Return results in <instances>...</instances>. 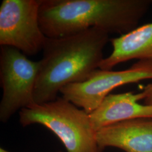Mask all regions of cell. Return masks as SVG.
Listing matches in <instances>:
<instances>
[{
    "label": "cell",
    "instance_id": "cell-11",
    "mask_svg": "<svg viewBox=\"0 0 152 152\" xmlns=\"http://www.w3.org/2000/svg\"><path fill=\"white\" fill-rule=\"evenodd\" d=\"M0 152H9V151H6L5 149H3V148H0Z\"/></svg>",
    "mask_w": 152,
    "mask_h": 152
},
{
    "label": "cell",
    "instance_id": "cell-8",
    "mask_svg": "<svg viewBox=\"0 0 152 152\" xmlns=\"http://www.w3.org/2000/svg\"><path fill=\"white\" fill-rule=\"evenodd\" d=\"M144 98L143 91L109 94L89 114L94 129L97 132L105 127L128 120L152 119V106L139 103Z\"/></svg>",
    "mask_w": 152,
    "mask_h": 152
},
{
    "label": "cell",
    "instance_id": "cell-3",
    "mask_svg": "<svg viewBox=\"0 0 152 152\" xmlns=\"http://www.w3.org/2000/svg\"><path fill=\"white\" fill-rule=\"evenodd\" d=\"M19 121L24 127L45 126L60 139L68 152L100 151L89 114L63 98L22 109Z\"/></svg>",
    "mask_w": 152,
    "mask_h": 152
},
{
    "label": "cell",
    "instance_id": "cell-4",
    "mask_svg": "<svg viewBox=\"0 0 152 152\" xmlns=\"http://www.w3.org/2000/svg\"><path fill=\"white\" fill-rule=\"evenodd\" d=\"M39 67V61L29 59L26 55L14 48L1 46V122H7L18 110L31 107L35 104L33 93Z\"/></svg>",
    "mask_w": 152,
    "mask_h": 152
},
{
    "label": "cell",
    "instance_id": "cell-12",
    "mask_svg": "<svg viewBox=\"0 0 152 152\" xmlns=\"http://www.w3.org/2000/svg\"><path fill=\"white\" fill-rule=\"evenodd\" d=\"M61 152V151H59V152Z\"/></svg>",
    "mask_w": 152,
    "mask_h": 152
},
{
    "label": "cell",
    "instance_id": "cell-2",
    "mask_svg": "<svg viewBox=\"0 0 152 152\" xmlns=\"http://www.w3.org/2000/svg\"><path fill=\"white\" fill-rule=\"evenodd\" d=\"M152 3L149 0H42L39 22L48 38L92 28L122 35L137 27Z\"/></svg>",
    "mask_w": 152,
    "mask_h": 152
},
{
    "label": "cell",
    "instance_id": "cell-10",
    "mask_svg": "<svg viewBox=\"0 0 152 152\" xmlns=\"http://www.w3.org/2000/svg\"><path fill=\"white\" fill-rule=\"evenodd\" d=\"M142 91L145 94L144 104L152 106V83L148 85Z\"/></svg>",
    "mask_w": 152,
    "mask_h": 152
},
{
    "label": "cell",
    "instance_id": "cell-1",
    "mask_svg": "<svg viewBox=\"0 0 152 152\" xmlns=\"http://www.w3.org/2000/svg\"><path fill=\"white\" fill-rule=\"evenodd\" d=\"M109 41L108 33L97 28L47 37L33 93L35 104L53 102L65 86L86 81L99 68Z\"/></svg>",
    "mask_w": 152,
    "mask_h": 152
},
{
    "label": "cell",
    "instance_id": "cell-7",
    "mask_svg": "<svg viewBox=\"0 0 152 152\" xmlns=\"http://www.w3.org/2000/svg\"><path fill=\"white\" fill-rule=\"evenodd\" d=\"M96 141L100 151L114 147L125 152H152V119L128 120L98 130Z\"/></svg>",
    "mask_w": 152,
    "mask_h": 152
},
{
    "label": "cell",
    "instance_id": "cell-5",
    "mask_svg": "<svg viewBox=\"0 0 152 152\" xmlns=\"http://www.w3.org/2000/svg\"><path fill=\"white\" fill-rule=\"evenodd\" d=\"M42 0H3L0 6V45L26 55L42 51L47 37L39 25Z\"/></svg>",
    "mask_w": 152,
    "mask_h": 152
},
{
    "label": "cell",
    "instance_id": "cell-9",
    "mask_svg": "<svg viewBox=\"0 0 152 152\" xmlns=\"http://www.w3.org/2000/svg\"><path fill=\"white\" fill-rule=\"evenodd\" d=\"M110 41L112 53L102 61L100 69L111 70L118 64L132 59L152 60V23L137 27Z\"/></svg>",
    "mask_w": 152,
    "mask_h": 152
},
{
    "label": "cell",
    "instance_id": "cell-6",
    "mask_svg": "<svg viewBox=\"0 0 152 152\" xmlns=\"http://www.w3.org/2000/svg\"><path fill=\"white\" fill-rule=\"evenodd\" d=\"M149 79H152V60H139L124 71L99 68L86 81L69 84L60 92L64 99L90 114L114 88Z\"/></svg>",
    "mask_w": 152,
    "mask_h": 152
}]
</instances>
